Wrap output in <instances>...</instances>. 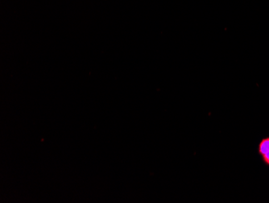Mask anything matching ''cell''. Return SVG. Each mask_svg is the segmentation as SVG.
<instances>
[{
	"label": "cell",
	"instance_id": "2",
	"mask_svg": "<svg viewBox=\"0 0 269 203\" xmlns=\"http://www.w3.org/2000/svg\"><path fill=\"white\" fill-rule=\"evenodd\" d=\"M263 160H264V161H265V164L266 165H269V152L267 153V154H265V155H263Z\"/></svg>",
	"mask_w": 269,
	"mask_h": 203
},
{
	"label": "cell",
	"instance_id": "1",
	"mask_svg": "<svg viewBox=\"0 0 269 203\" xmlns=\"http://www.w3.org/2000/svg\"><path fill=\"white\" fill-rule=\"evenodd\" d=\"M269 152V138L263 140L259 145V153L260 155H264Z\"/></svg>",
	"mask_w": 269,
	"mask_h": 203
}]
</instances>
